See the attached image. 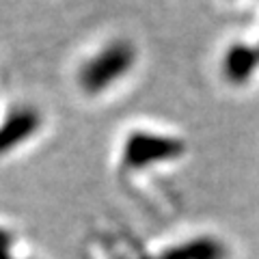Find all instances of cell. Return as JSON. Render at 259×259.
Segmentation results:
<instances>
[{
    "mask_svg": "<svg viewBox=\"0 0 259 259\" xmlns=\"http://www.w3.org/2000/svg\"><path fill=\"white\" fill-rule=\"evenodd\" d=\"M132 63H134V48L127 41H115L82 65L78 82L87 93L91 95L102 93L104 89H108V84H112L121 76H125L127 69L132 67Z\"/></svg>",
    "mask_w": 259,
    "mask_h": 259,
    "instance_id": "1",
    "label": "cell"
},
{
    "mask_svg": "<svg viewBox=\"0 0 259 259\" xmlns=\"http://www.w3.org/2000/svg\"><path fill=\"white\" fill-rule=\"evenodd\" d=\"M184 151V145L177 139H166V136H153L147 132L130 134L123 149V160L127 166H147L151 162L173 160Z\"/></svg>",
    "mask_w": 259,
    "mask_h": 259,
    "instance_id": "2",
    "label": "cell"
},
{
    "mask_svg": "<svg viewBox=\"0 0 259 259\" xmlns=\"http://www.w3.org/2000/svg\"><path fill=\"white\" fill-rule=\"evenodd\" d=\"M39 125H41V119H39L37 110L20 108V110L11 112V115L5 119V123L0 125V153L18 147L30 134L37 132Z\"/></svg>",
    "mask_w": 259,
    "mask_h": 259,
    "instance_id": "3",
    "label": "cell"
},
{
    "mask_svg": "<svg viewBox=\"0 0 259 259\" xmlns=\"http://www.w3.org/2000/svg\"><path fill=\"white\" fill-rule=\"evenodd\" d=\"M223 257H225V248L216 240H197L171 250L162 259H223Z\"/></svg>",
    "mask_w": 259,
    "mask_h": 259,
    "instance_id": "4",
    "label": "cell"
},
{
    "mask_svg": "<svg viewBox=\"0 0 259 259\" xmlns=\"http://www.w3.org/2000/svg\"><path fill=\"white\" fill-rule=\"evenodd\" d=\"M248 52L246 50H233L231 56H229V61H227V67H229L231 71V76L233 78H244L248 74V69H250V63L246 61L248 59Z\"/></svg>",
    "mask_w": 259,
    "mask_h": 259,
    "instance_id": "5",
    "label": "cell"
}]
</instances>
